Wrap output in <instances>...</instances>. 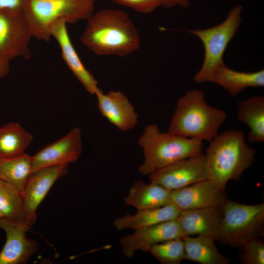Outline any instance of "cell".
<instances>
[{
	"mask_svg": "<svg viewBox=\"0 0 264 264\" xmlns=\"http://www.w3.org/2000/svg\"><path fill=\"white\" fill-rule=\"evenodd\" d=\"M95 0H25L22 11L32 37L48 42L51 24L58 19L75 24L94 12Z\"/></svg>",
	"mask_w": 264,
	"mask_h": 264,
	"instance_id": "5b68a950",
	"label": "cell"
},
{
	"mask_svg": "<svg viewBox=\"0 0 264 264\" xmlns=\"http://www.w3.org/2000/svg\"><path fill=\"white\" fill-rule=\"evenodd\" d=\"M208 82L216 83L235 96L248 88L264 86V70L246 72L231 69L225 65L217 68Z\"/></svg>",
	"mask_w": 264,
	"mask_h": 264,
	"instance_id": "ac0fdd59",
	"label": "cell"
},
{
	"mask_svg": "<svg viewBox=\"0 0 264 264\" xmlns=\"http://www.w3.org/2000/svg\"><path fill=\"white\" fill-rule=\"evenodd\" d=\"M256 151L246 144L243 132L230 130L218 134L205 150L207 178L225 191L229 181H239L255 161Z\"/></svg>",
	"mask_w": 264,
	"mask_h": 264,
	"instance_id": "7a4b0ae2",
	"label": "cell"
},
{
	"mask_svg": "<svg viewBox=\"0 0 264 264\" xmlns=\"http://www.w3.org/2000/svg\"><path fill=\"white\" fill-rule=\"evenodd\" d=\"M242 9L241 5L236 6L230 10L222 22L212 27L188 30L200 40L204 48L202 66L194 77L196 83L208 82L213 72L218 67L224 65L223 54L240 26Z\"/></svg>",
	"mask_w": 264,
	"mask_h": 264,
	"instance_id": "52a82bcc",
	"label": "cell"
},
{
	"mask_svg": "<svg viewBox=\"0 0 264 264\" xmlns=\"http://www.w3.org/2000/svg\"><path fill=\"white\" fill-rule=\"evenodd\" d=\"M225 191L207 179L171 191V204L181 211L222 206L227 199Z\"/></svg>",
	"mask_w": 264,
	"mask_h": 264,
	"instance_id": "5bb4252c",
	"label": "cell"
},
{
	"mask_svg": "<svg viewBox=\"0 0 264 264\" xmlns=\"http://www.w3.org/2000/svg\"><path fill=\"white\" fill-rule=\"evenodd\" d=\"M136 12L148 14L161 6L160 0H110Z\"/></svg>",
	"mask_w": 264,
	"mask_h": 264,
	"instance_id": "83f0119b",
	"label": "cell"
},
{
	"mask_svg": "<svg viewBox=\"0 0 264 264\" xmlns=\"http://www.w3.org/2000/svg\"><path fill=\"white\" fill-rule=\"evenodd\" d=\"M138 144L144 156L138 171L148 176L177 160L200 154L204 146L202 141L161 132L154 124L145 127Z\"/></svg>",
	"mask_w": 264,
	"mask_h": 264,
	"instance_id": "277c9868",
	"label": "cell"
},
{
	"mask_svg": "<svg viewBox=\"0 0 264 264\" xmlns=\"http://www.w3.org/2000/svg\"><path fill=\"white\" fill-rule=\"evenodd\" d=\"M87 21L80 42L94 53L122 57L139 49L138 32L126 12L105 9L93 13Z\"/></svg>",
	"mask_w": 264,
	"mask_h": 264,
	"instance_id": "6da1fadb",
	"label": "cell"
},
{
	"mask_svg": "<svg viewBox=\"0 0 264 264\" xmlns=\"http://www.w3.org/2000/svg\"><path fill=\"white\" fill-rule=\"evenodd\" d=\"M33 140L32 134L18 123L11 122L0 127V157L25 154Z\"/></svg>",
	"mask_w": 264,
	"mask_h": 264,
	"instance_id": "603a6c76",
	"label": "cell"
},
{
	"mask_svg": "<svg viewBox=\"0 0 264 264\" xmlns=\"http://www.w3.org/2000/svg\"><path fill=\"white\" fill-rule=\"evenodd\" d=\"M25 0H0V8L22 10Z\"/></svg>",
	"mask_w": 264,
	"mask_h": 264,
	"instance_id": "f1b7e54d",
	"label": "cell"
},
{
	"mask_svg": "<svg viewBox=\"0 0 264 264\" xmlns=\"http://www.w3.org/2000/svg\"><path fill=\"white\" fill-rule=\"evenodd\" d=\"M185 259L201 264H230L231 261L218 251L214 238L203 236L183 238Z\"/></svg>",
	"mask_w": 264,
	"mask_h": 264,
	"instance_id": "7402d4cb",
	"label": "cell"
},
{
	"mask_svg": "<svg viewBox=\"0 0 264 264\" xmlns=\"http://www.w3.org/2000/svg\"><path fill=\"white\" fill-rule=\"evenodd\" d=\"M32 227L0 219V228L6 235L5 244L0 251V264L25 263L38 251V243L26 237V232Z\"/></svg>",
	"mask_w": 264,
	"mask_h": 264,
	"instance_id": "4fadbf2b",
	"label": "cell"
},
{
	"mask_svg": "<svg viewBox=\"0 0 264 264\" xmlns=\"http://www.w3.org/2000/svg\"><path fill=\"white\" fill-rule=\"evenodd\" d=\"M150 182L173 191L207 178L203 152L159 169L149 176Z\"/></svg>",
	"mask_w": 264,
	"mask_h": 264,
	"instance_id": "9c48e42d",
	"label": "cell"
},
{
	"mask_svg": "<svg viewBox=\"0 0 264 264\" xmlns=\"http://www.w3.org/2000/svg\"><path fill=\"white\" fill-rule=\"evenodd\" d=\"M180 211L172 204L159 207L137 210L133 215L127 214L122 217L116 218L113 221V225L118 230L127 228L139 229L176 220Z\"/></svg>",
	"mask_w": 264,
	"mask_h": 264,
	"instance_id": "d6986e66",
	"label": "cell"
},
{
	"mask_svg": "<svg viewBox=\"0 0 264 264\" xmlns=\"http://www.w3.org/2000/svg\"><path fill=\"white\" fill-rule=\"evenodd\" d=\"M161 6L166 8L180 6L187 8L190 4V0H160Z\"/></svg>",
	"mask_w": 264,
	"mask_h": 264,
	"instance_id": "f546056e",
	"label": "cell"
},
{
	"mask_svg": "<svg viewBox=\"0 0 264 264\" xmlns=\"http://www.w3.org/2000/svg\"><path fill=\"white\" fill-rule=\"evenodd\" d=\"M64 19H58L50 25V33L58 43L62 57L66 65L86 90L96 95L102 90L93 75L85 67L74 48Z\"/></svg>",
	"mask_w": 264,
	"mask_h": 264,
	"instance_id": "9a60e30c",
	"label": "cell"
},
{
	"mask_svg": "<svg viewBox=\"0 0 264 264\" xmlns=\"http://www.w3.org/2000/svg\"><path fill=\"white\" fill-rule=\"evenodd\" d=\"M222 214V206L181 210L176 220L184 237L203 236L216 240Z\"/></svg>",
	"mask_w": 264,
	"mask_h": 264,
	"instance_id": "e0dca14e",
	"label": "cell"
},
{
	"mask_svg": "<svg viewBox=\"0 0 264 264\" xmlns=\"http://www.w3.org/2000/svg\"><path fill=\"white\" fill-rule=\"evenodd\" d=\"M32 35L22 10L0 8V58L10 63L18 57H30Z\"/></svg>",
	"mask_w": 264,
	"mask_h": 264,
	"instance_id": "ba28073f",
	"label": "cell"
},
{
	"mask_svg": "<svg viewBox=\"0 0 264 264\" xmlns=\"http://www.w3.org/2000/svg\"><path fill=\"white\" fill-rule=\"evenodd\" d=\"M31 173V156L26 153L12 157H0V179L17 187L22 196Z\"/></svg>",
	"mask_w": 264,
	"mask_h": 264,
	"instance_id": "cb8c5ba5",
	"label": "cell"
},
{
	"mask_svg": "<svg viewBox=\"0 0 264 264\" xmlns=\"http://www.w3.org/2000/svg\"><path fill=\"white\" fill-rule=\"evenodd\" d=\"M9 63L5 62L0 58V78L6 77L9 72Z\"/></svg>",
	"mask_w": 264,
	"mask_h": 264,
	"instance_id": "4dcf8cb0",
	"label": "cell"
},
{
	"mask_svg": "<svg viewBox=\"0 0 264 264\" xmlns=\"http://www.w3.org/2000/svg\"><path fill=\"white\" fill-rule=\"evenodd\" d=\"M0 212L3 218L10 220L28 225L21 193L15 186L0 179Z\"/></svg>",
	"mask_w": 264,
	"mask_h": 264,
	"instance_id": "d4e9b609",
	"label": "cell"
},
{
	"mask_svg": "<svg viewBox=\"0 0 264 264\" xmlns=\"http://www.w3.org/2000/svg\"><path fill=\"white\" fill-rule=\"evenodd\" d=\"M68 165L47 167L32 172L25 184L22 195L27 223L32 227L36 219V210L50 188L67 172Z\"/></svg>",
	"mask_w": 264,
	"mask_h": 264,
	"instance_id": "8fae6325",
	"label": "cell"
},
{
	"mask_svg": "<svg viewBox=\"0 0 264 264\" xmlns=\"http://www.w3.org/2000/svg\"><path fill=\"white\" fill-rule=\"evenodd\" d=\"M239 259L242 264H264V242L259 238L253 239L239 247Z\"/></svg>",
	"mask_w": 264,
	"mask_h": 264,
	"instance_id": "4316f807",
	"label": "cell"
},
{
	"mask_svg": "<svg viewBox=\"0 0 264 264\" xmlns=\"http://www.w3.org/2000/svg\"><path fill=\"white\" fill-rule=\"evenodd\" d=\"M123 201L126 205L137 210L159 207L171 204V191L158 184H146L138 180L131 187Z\"/></svg>",
	"mask_w": 264,
	"mask_h": 264,
	"instance_id": "ffe728a7",
	"label": "cell"
},
{
	"mask_svg": "<svg viewBox=\"0 0 264 264\" xmlns=\"http://www.w3.org/2000/svg\"><path fill=\"white\" fill-rule=\"evenodd\" d=\"M2 217H3L1 213L0 212V219L1 218H2Z\"/></svg>",
	"mask_w": 264,
	"mask_h": 264,
	"instance_id": "1f68e13d",
	"label": "cell"
},
{
	"mask_svg": "<svg viewBox=\"0 0 264 264\" xmlns=\"http://www.w3.org/2000/svg\"><path fill=\"white\" fill-rule=\"evenodd\" d=\"M82 150V132L75 127L31 156L32 173L47 167L74 163L80 157Z\"/></svg>",
	"mask_w": 264,
	"mask_h": 264,
	"instance_id": "30bf717a",
	"label": "cell"
},
{
	"mask_svg": "<svg viewBox=\"0 0 264 264\" xmlns=\"http://www.w3.org/2000/svg\"><path fill=\"white\" fill-rule=\"evenodd\" d=\"M216 241L239 248L264 235V203L245 204L227 199Z\"/></svg>",
	"mask_w": 264,
	"mask_h": 264,
	"instance_id": "8992f818",
	"label": "cell"
},
{
	"mask_svg": "<svg viewBox=\"0 0 264 264\" xmlns=\"http://www.w3.org/2000/svg\"><path fill=\"white\" fill-rule=\"evenodd\" d=\"M95 96L101 115L122 132L134 129L137 125L138 114L126 95L121 91L102 90Z\"/></svg>",
	"mask_w": 264,
	"mask_h": 264,
	"instance_id": "2e32d148",
	"label": "cell"
},
{
	"mask_svg": "<svg viewBox=\"0 0 264 264\" xmlns=\"http://www.w3.org/2000/svg\"><path fill=\"white\" fill-rule=\"evenodd\" d=\"M184 237L176 219L134 230L132 233L122 237L120 244L123 255L131 259L138 250L149 252L155 244Z\"/></svg>",
	"mask_w": 264,
	"mask_h": 264,
	"instance_id": "7c38bea8",
	"label": "cell"
},
{
	"mask_svg": "<svg viewBox=\"0 0 264 264\" xmlns=\"http://www.w3.org/2000/svg\"><path fill=\"white\" fill-rule=\"evenodd\" d=\"M149 252L163 264H179L185 260L183 238L166 241L152 246Z\"/></svg>",
	"mask_w": 264,
	"mask_h": 264,
	"instance_id": "484cf974",
	"label": "cell"
},
{
	"mask_svg": "<svg viewBox=\"0 0 264 264\" xmlns=\"http://www.w3.org/2000/svg\"><path fill=\"white\" fill-rule=\"evenodd\" d=\"M237 118L249 128L247 141L257 143L264 141V97L257 95L237 103Z\"/></svg>",
	"mask_w": 264,
	"mask_h": 264,
	"instance_id": "44dd1931",
	"label": "cell"
},
{
	"mask_svg": "<svg viewBox=\"0 0 264 264\" xmlns=\"http://www.w3.org/2000/svg\"><path fill=\"white\" fill-rule=\"evenodd\" d=\"M227 117L223 110L209 105L199 89L178 98L168 131L188 138L209 142L215 138Z\"/></svg>",
	"mask_w": 264,
	"mask_h": 264,
	"instance_id": "3957f363",
	"label": "cell"
}]
</instances>
